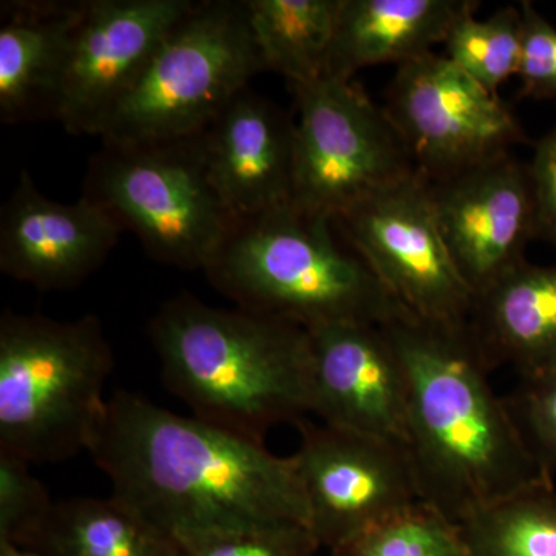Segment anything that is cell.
<instances>
[{"instance_id":"cell-1","label":"cell","mask_w":556,"mask_h":556,"mask_svg":"<svg viewBox=\"0 0 556 556\" xmlns=\"http://www.w3.org/2000/svg\"><path fill=\"white\" fill-rule=\"evenodd\" d=\"M134 508L181 551L239 533L308 527L294 460L118 391L87 450Z\"/></svg>"},{"instance_id":"cell-2","label":"cell","mask_w":556,"mask_h":556,"mask_svg":"<svg viewBox=\"0 0 556 556\" xmlns=\"http://www.w3.org/2000/svg\"><path fill=\"white\" fill-rule=\"evenodd\" d=\"M408 393L407 453L422 503L460 525L473 511L554 485L468 331L397 318L382 327Z\"/></svg>"},{"instance_id":"cell-3","label":"cell","mask_w":556,"mask_h":556,"mask_svg":"<svg viewBox=\"0 0 556 556\" xmlns=\"http://www.w3.org/2000/svg\"><path fill=\"white\" fill-rule=\"evenodd\" d=\"M149 336L164 386L197 419L265 444L270 428L311 413L313 345L302 325L185 292L161 306Z\"/></svg>"},{"instance_id":"cell-4","label":"cell","mask_w":556,"mask_h":556,"mask_svg":"<svg viewBox=\"0 0 556 556\" xmlns=\"http://www.w3.org/2000/svg\"><path fill=\"white\" fill-rule=\"evenodd\" d=\"M332 225L292 204L237 219L204 273L237 308L308 331L342 321L386 327L412 316L356 251L336 243Z\"/></svg>"},{"instance_id":"cell-5","label":"cell","mask_w":556,"mask_h":556,"mask_svg":"<svg viewBox=\"0 0 556 556\" xmlns=\"http://www.w3.org/2000/svg\"><path fill=\"white\" fill-rule=\"evenodd\" d=\"M113 353L94 316L0 317V450L27 463L87 452L104 417Z\"/></svg>"},{"instance_id":"cell-6","label":"cell","mask_w":556,"mask_h":556,"mask_svg":"<svg viewBox=\"0 0 556 556\" xmlns=\"http://www.w3.org/2000/svg\"><path fill=\"white\" fill-rule=\"evenodd\" d=\"M260 72H266L265 62L249 24L247 0L195 2L113 113L102 142L197 137Z\"/></svg>"},{"instance_id":"cell-7","label":"cell","mask_w":556,"mask_h":556,"mask_svg":"<svg viewBox=\"0 0 556 556\" xmlns=\"http://www.w3.org/2000/svg\"><path fill=\"white\" fill-rule=\"evenodd\" d=\"M84 199L104 208L164 265L204 270L237 218L208 179L203 139L144 144L102 142L91 156Z\"/></svg>"},{"instance_id":"cell-8","label":"cell","mask_w":556,"mask_h":556,"mask_svg":"<svg viewBox=\"0 0 556 556\" xmlns=\"http://www.w3.org/2000/svg\"><path fill=\"white\" fill-rule=\"evenodd\" d=\"M294 200L311 217L334 222L372 193L416 174L401 135L353 80L294 87Z\"/></svg>"},{"instance_id":"cell-9","label":"cell","mask_w":556,"mask_h":556,"mask_svg":"<svg viewBox=\"0 0 556 556\" xmlns=\"http://www.w3.org/2000/svg\"><path fill=\"white\" fill-rule=\"evenodd\" d=\"M334 226L413 317L450 331L470 329L475 295L450 255L430 182L419 172L346 208Z\"/></svg>"},{"instance_id":"cell-10","label":"cell","mask_w":556,"mask_h":556,"mask_svg":"<svg viewBox=\"0 0 556 556\" xmlns=\"http://www.w3.org/2000/svg\"><path fill=\"white\" fill-rule=\"evenodd\" d=\"M386 112L428 181L511 155L526 141L500 97L434 51L399 65Z\"/></svg>"},{"instance_id":"cell-11","label":"cell","mask_w":556,"mask_h":556,"mask_svg":"<svg viewBox=\"0 0 556 556\" xmlns=\"http://www.w3.org/2000/svg\"><path fill=\"white\" fill-rule=\"evenodd\" d=\"M292 456L311 535L336 551L399 511L419 503L407 448L302 419Z\"/></svg>"},{"instance_id":"cell-12","label":"cell","mask_w":556,"mask_h":556,"mask_svg":"<svg viewBox=\"0 0 556 556\" xmlns=\"http://www.w3.org/2000/svg\"><path fill=\"white\" fill-rule=\"evenodd\" d=\"M192 0H84L58 91L54 119L100 137Z\"/></svg>"},{"instance_id":"cell-13","label":"cell","mask_w":556,"mask_h":556,"mask_svg":"<svg viewBox=\"0 0 556 556\" xmlns=\"http://www.w3.org/2000/svg\"><path fill=\"white\" fill-rule=\"evenodd\" d=\"M430 182L439 229L475 300L527 262L535 240L529 170L514 156Z\"/></svg>"},{"instance_id":"cell-14","label":"cell","mask_w":556,"mask_h":556,"mask_svg":"<svg viewBox=\"0 0 556 556\" xmlns=\"http://www.w3.org/2000/svg\"><path fill=\"white\" fill-rule=\"evenodd\" d=\"M309 334L311 413L328 426L407 448V379L382 327L342 321Z\"/></svg>"},{"instance_id":"cell-15","label":"cell","mask_w":556,"mask_h":556,"mask_svg":"<svg viewBox=\"0 0 556 556\" xmlns=\"http://www.w3.org/2000/svg\"><path fill=\"white\" fill-rule=\"evenodd\" d=\"M121 233L93 201L47 199L24 170L0 211V270L40 291L78 287L105 262Z\"/></svg>"},{"instance_id":"cell-16","label":"cell","mask_w":556,"mask_h":556,"mask_svg":"<svg viewBox=\"0 0 556 556\" xmlns=\"http://www.w3.org/2000/svg\"><path fill=\"white\" fill-rule=\"evenodd\" d=\"M211 185L237 219L291 206L295 119L244 89L201 134Z\"/></svg>"},{"instance_id":"cell-17","label":"cell","mask_w":556,"mask_h":556,"mask_svg":"<svg viewBox=\"0 0 556 556\" xmlns=\"http://www.w3.org/2000/svg\"><path fill=\"white\" fill-rule=\"evenodd\" d=\"M84 2L2 3L0 121L54 118L62 72Z\"/></svg>"},{"instance_id":"cell-18","label":"cell","mask_w":556,"mask_h":556,"mask_svg":"<svg viewBox=\"0 0 556 556\" xmlns=\"http://www.w3.org/2000/svg\"><path fill=\"white\" fill-rule=\"evenodd\" d=\"M473 0H342L328 78L351 80L378 64H407L444 43Z\"/></svg>"},{"instance_id":"cell-19","label":"cell","mask_w":556,"mask_h":556,"mask_svg":"<svg viewBox=\"0 0 556 556\" xmlns=\"http://www.w3.org/2000/svg\"><path fill=\"white\" fill-rule=\"evenodd\" d=\"M471 338L490 369L510 365L522 380L556 371V265L525 262L475 300Z\"/></svg>"},{"instance_id":"cell-20","label":"cell","mask_w":556,"mask_h":556,"mask_svg":"<svg viewBox=\"0 0 556 556\" xmlns=\"http://www.w3.org/2000/svg\"><path fill=\"white\" fill-rule=\"evenodd\" d=\"M24 548L43 556H181V548L115 496L54 503Z\"/></svg>"},{"instance_id":"cell-21","label":"cell","mask_w":556,"mask_h":556,"mask_svg":"<svg viewBox=\"0 0 556 556\" xmlns=\"http://www.w3.org/2000/svg\"><path fill=\"white\" fill-rule=\"evenodd\" d=\"M342 0H247L249 24L265 68L291 89L327 73Z\"/></svg>"},{"instance_id":"cell-22","label":"cell","mask_w":556,"mask_h":556,"mask_svg":"<svg viewBox=\"0 0 556 556\" xmlns=\"http://www.w3.org/2000/svg\"><path fill=\"white\" fill-rule=\"evenodd\" d=\"M459 526L470 556H556L555 486L497 501Z\"/></svg>"},{"instance_id":"cell-23","label":"cell","mask_w":556,"mask_h":556,"mask_svg":"<svg viewBox=\"0 0 556 556\" xmlns=\"http://www.w3.org/2000/svg\"><path fill=\"white\" fill-rule=\"evenodd\" d=\"M522 16L519 5H508L477 20L460 17L445 39V56L479 86L496 94L518 75L521 61Z\"/></svg>"},{"instance_id":"cell-24","label":"cell","mask_w":556,"mask_h":556,"mask_svg":"<svg viewBox=\"0 0 556 556\" xmlns=\"http://www.w3.org/2000/svg\"><path fill=\"white\" fill-rule=\"evenodd\" d=\"M332 556H470L463 529L430 504H413L348 541Z\"/></svg>"},{"instance_id":"cell-25","label":"cell","mask_w":556,"mask_h":556,"mask_svg":"<svg viewBox=\"0 0 556 556\" xmlns=\"http://www.w3.org/2000/svg\"><path fill=\"white\" fill-rule=\"evenodd\" d=\"M28 466L0 450V543L27 546L53 508L49 492Z\"/></svg>"},{"instance_id":"cell-26","label":"cell","mask_w":556,"mask_h":556,"mask_svg":"<svg viewBox=\"0 0 556 556\" xmlns=\"http://www.w3.org/2000/svg\"><path fill=\"white\" fill-rule=\"evenodd\" d=\"M522 16L521 61L517 78L522 98H556V28L532 2L519 3Z\"/></svg>"},{"instance_id":"cell-27","label":"cell","mask_w":556,"mask_h":556,"mask_svg":"<svg viewBox=\"0 0 556 556\" xmlns=\"http://www.w3.org/2000/svg\"><path fill=\"white\" fill-rule=\"evenodd\" d=\"M521 393L510 404L522 433L541 466L554 477L556 471V371L522 380Z\"/></svg>"},{"instance_id":"cell-28","label":"cell","mask_w":556,"mask_h":556,"mask_svg":"<svg viewBox=\"0 0 556 556\" xmlns=\"http://www.w3.org/2000/svg\"><path fill=\"white\" fill-rule=\"evenodd\" d=\"M317 541L305 527L239 533L181 551V556H316Z\"/></svg>"},{"instance_id":"cell-29","label":"cell","mask_w":556,"mask_h":556,"mask_svg":"<svg viewBox=\"0 0 556 556\" xmlns=\"http://www.w3.org/2000/svg\"><path fill=\"white\" fill-rule=\"evenodd\" d=\"M527 170L535 203V240L556 247V126L536 142Z\"/></svg>"},{"instance_id":"cell-30","label":"cell","mask_w":556,"mask_h":556,"mask_svg":"<svg viewBox=\"0 0 556 556\" xmlns=\"http://www.w3.org/2000/svg\"><path fill=\"white\" fill-rule=\"evenodd\" d=\"M0 556H43L28 548L14 546L10 543H0Z\"/></svg>"}]
</instances>
